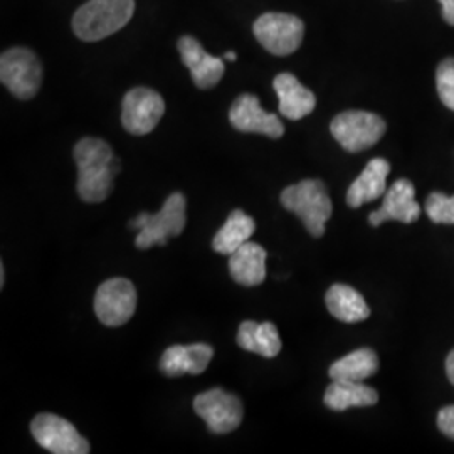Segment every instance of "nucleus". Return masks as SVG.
Returning <instances> with one entry per match:
<instances>
[{"mask_svg": "<svg viewBox=\"0 0 454 454\" xmlns=\"http://www.w3.org/2000/svg\"><path fill=\"white\" fill-rule=\"evenodd\" d=\"M74 162L78 165V194L88 204L103 202L114 191V177L121 165L112 146L101 138L86 137L74 146Z\"/></svg>", "mask_w": 454, "mask_h": 454, "instance_id": "1", "label": "nucleus"}, {"mask_svg": "<svg viewBox=\"0 0 454 454\" xmlns=\"http://www.w3.org/2000/svg\"><path fill=\"white\" fill-rule=\"evenodd\" d=\"M135 11V0H88L73 17V31L88 43H97L123 29Z\"/></svg>", "mask_w": 454, "mask_h": 454, "instance_id": "2", "label": "nucleus"}, {"mask_svg": "<svg viewBox=\"0 0 454 454\" xmlns=\"http://www.w3.org/2000/svg\"><path fill=\"white\" fill-rule=\"evenodd\" d=\"M286 211L296 214L313 238H322L332 217V199L322 180L305 179L286 187L279 197Z\"/></svg>", "mask_w": 454, "mask_h": 454, "instance_id": "3", "label": "nucleus"}, {"mask_svg": "<svg viewBox=\"0 0 454 454\" xmlns=\"http://www.w3.org/2000/svg\"><path fill=\"white\" fill-rule=\"evenodd\" d=\"M386 130L387 125L379 114L360 110L337 114L330 123L333 138L352 153L375 145L384 137Z\"/></svg>", "mask_w": 454, "mask_h": 454, "instance_id": "4", "label": "nucleus"}, {"mask_svg": "<svg viewBox=\"0 0 454 454\" xmlns=\"http://www.w3.org/2000/svg\"><path fill=\"white\" fill-rule=\"evenodd\" d=\"M2 84L19 99H31L43 82V66L31 49L12 48L0 58Z\"/></svg>", "mask_w": 454, "mask_h": 454, "instance_id": "5", "label": "nucleus"}, {"mask_svg": "<svg viewBox=\"0 0 454 454\" xmlns=\"http://www.w3.org/2000/svg\"><path fill=\"white\" fill-rule=\"evenodd\" d=\"M253 33L261 46L275 56H288L301 46L305 24L300 17L268 12L254 22Z\"/></svg>", "mask_w": 454, "mask_h": 454, "instance_id": "6", "label": "nucleus"}, {"mask_svg": "<svg viewBox=\"0 0 454 454\" xmlns=\"http://www.w3.org/2000/svg\"><path fill=\"white\" fill-rule=\"evenodd\" d=\"M194 411L214 434H229L236 431L244 418L241 399L219 387L195 395Z\"/></svg>", "mask_w": 454, "mask_h": 454, "instance_id": "7", "label": "nucleus"}, {"mask_svg": "<svg viewBox=\"0 0 454 454\" xmlns=\"http://www.w3.org/2000/svg\"><path fill=\"white\" fill-rule=\"evenodd\" d=\"M187 200L182 192L168 195L163 202L162 209L157 214H148L145 226L137 234L135 246L138 249H148L155 244L165 246L174 236H180L185 229Z\"/></svg>", "mask_w": 454, "mask_h": 454, "instance_id": "8", "label": "nucleus"}, {"mask_svg": "<svg viewBox=\"0 0 454 454\" xmlns=\"http://www.w3.org/2000/svg\"><path fill=\"white\" fill-rule=\"evenodd\" d=\"M31 433L41 448L54 454H88L90 442L65 418L56 414H39L31 422Z\"/></svg>", "mask_w": 454, "mask_h": 454, "instance_id": "9", "label": "nucleus"}, {"mask_svg": "<svg viewBox=\"0 0 454 454\" xmlns=\"http://www.w3.org/2000/svg\"><path fill=\"white\" fill-rule=\"evenodd\" d=\"M137 290L127 278H112L98 286L95 313L106 326H121L130 320L137 309Z\"/></svg>", "mask_w": 454, "mask_h": 454, "instance_id": "10", "label": "nucleus"}, {"mask_svg": "<svg viewBox=\"0 0 454 454\" xmlns=\"http://www.w3.org/2000/svg\"><path fill=\"white\" fill-rule=\"evenodd\" d=\"M165 114L163 98L150 88H133L123 98L121 123L125 130L142 137L155 130Z\"/></svg>", "mask_w": 454, "mask_h": 454, "instance_id": "11", "label": "nucleus"}, {"mask_svg": "<svg viewBox=\"0 0 454 454\" xmlns=\"http://www.w3.org/2000/svg\"><path fill=\"white\" fill-rule=\"evenodd\" d=\"M229 121L243 133H260L270 138H281L285 133L281 120L276 114L264 112L258 97L249 93L236 98L229 110Z\"/></svg>", "mask_w": 454, "mask_h": 454, "instance_id": "12", "label": "nucleus"}, {"mask_svg": "<svg viewBox=\"0 0 454 454\" xmlns=\"http://www.w3.org/2000/svg\"><path fill=\"white\" fill-rule=\"evenodd\" d=\"M416 189L407 179L395 180L384 197V204L369 215V224L379 227L387 221L412 224L421 215V206L414 199Z\"/></svg>", "mask_w": 454, "mask_h": 454, "instance_id": "13", "label": "nucleus"}, {"mask_svg": "<svg viewBox=\"0 0 454 454\" xmlns=\"http://www.w3.org/2000/svg\"><path fill=\"white\" fill-rule=\"evenodd\" d=\"M179 52L184 65L189 67L192 82L197 88L211 90L223 80L224 61L221 58L207 54L194 37H180Z\"/></svg>", "mask_w": 454, "mask_h": 454, "instance_id": "14", "label": "nucleus"}, {"mask_svg": "<svg viewBox=\"0 0 454 454\" xmlns=\"http://www.w3.org/2000/svg\"><path fill=\"white\" fill-rule=\"evenodd\" d=\"M212 357L214 348L207 343L172 345L163 352L159 367L160 372L167 377H180L185 373L199 375L206 372Z\"/></svg>", "mask_w": 454, "mask_h": 454, "instance_id": "15", "label": "nucleus"}, {"mask_svg": "<svg viewBox=\"0 0 454 454\" xmlns=\"http://www.w3.org/2000/svg\"><path fill=\"white\" fill-rule=\"evenodd\" d=\"M273 88L279 98V114L288 120H301L317 106L315 95L290 73L278 74Z\"/></svg>", "mask_w": 454, "mask_h": 454, "instance_id": "16", "label": "nucleus"}, {"mask_svg": "<svg viewBox=\"0 0 454 454\" xmlns=\"http://www.w3.org/2000/svg\"><path fill=\"white\" fill-rule=\"evenodd\" d=\"M390 165L384 159H372L347 191V204L354 209L386 194Z\"/></svg>", "mask_w": 454, "mask_h": 454, "instance_id": "17", "label": "nucleus"}, {"mask_svg": "<svg viewBox=\"0 0 454 454\" xmlns=\"http://www.w3.org/2000/svg\"><path fill=\"white\" fill-rule=\"evenodd\" d=\"M266 258L262 246L247 241L229 256L231 278L241 286H260L266 279Z\"/></svg>", "mask_w": 454, "mask_h": 454, "instance_id": "18", "label": "nucleus"}, {"mask_svg": "<svg viewBox=\"0 0 454 454\" xmlns=\"http://www.w3.org/2000/svg\"><path fill=\"white\" fill-rule=\"evenodd\" d=\"M326 309L343 324H358L371 317V309L364 296L348 285H333L325 296Z\"/></svg>", "mask_w": 454, "mask_h": 454, "instance_id": "19", "label": "nucleus"}, {"mask_svg": "<svg viewBox=\"0 0 454 454\" xmlns=\"http://www.w3.org/2000/svg\"><path fill=\"white\" fill-rule=\"evenodd\" d=\"M325 406L332 411H347L350 407H369L379 403L377 390L350 380H333L324 395Z\"/></svg>", "mask_w": 454, "mask_h": 454, "instance_id": "20", "label": "nucleus"}, {"mask_svg": "<svg viewBox=\"0 0 454 454\" xmlns=\"http://www.w3.org/2000/svg\"><path fill=\"white\" fill-rule=\"evenodd\" d=\"M236 341L243 350L266 358L276 357L281 352V339L276 325L271 322H243L238 330Z\"/></svg>", "mask_w": 454, "mask_h": 454, "instance_id": "21", "label": "nucleus"}, {"mask_svg": "<svg viewBox=\"0 0 454 454\" xmlns=\"http://www.w3.org/2000/svg\"><path fill=\"white\" fill-rule=\"evenodd\" d=\"M256 231V223L251 215H247L241 209L231 212L227 217L226 224L217 231L212 239V249L219 254L231 256L236 249L251 239Z\"/></svg>", "mask_w": 454, "mask_h": 454, "instance_id": "22", "label": "nucleus"}, {"mask_svg": "<svg viewBox=\"0 0 454 454\" xmlns=\"http://www.w3.org/2000/svg\"><path fill=\"white\" fill-rule=\"evenodd\" d=\"M379 371V358L372 348H358L356 352L333 362L328 369L332 380L364 382Z\"/></svg>", "mask_w": 454, "mask_h": 454, "instance_id": "23", "label": "nucleus"}, {"mask_svg": "<svg viewBox=\"0 0 454 454\" xmlns=\"http://www.w3.org/2000/svg\"><path fill=\"white\" fill-rule=\"evenodd\" d=\"M426 214L436 224H454V195L433 192L426 200Z\"/></svg>", "mask_w": 454, "mask_h": 454, "instance_id": "24", "label": "nucleus"}, {"mask_svg": "<svg viewBox=\"0 0 454 454\" xmlns=\"http://www.w3.org/2000/svg\"><path fill=\"white\" fill-rule=\"evenodd\" d=\"M436 86L442 105L454 112V58H448L438 66Z\"/></svg>", "mask_w": 454, "mask_h": 454, "instance_id": "25", "label": "nucleus"}, {"mask_svg": "<svg viewBox=\"0 0 454 454\" xmlns=\"http://www.w3.org/2000/svg\"><path fill=\"white\" fill-rule=\"evenodd\" d=\"M438 427L442 434L454 439V406L442 407L439 411Z\"/></svg>", "mask_w": 454, "mask_h": 454, "instance_id": "26", "label": "nucleus"}, {"mask_svg": "<svg viewBox=\"0 0 454 454\" xmlns=\"http://www.w3.org/2000/svg\"><path fill=\"white\" fill-rule=\"evenodd\" d=\"M439 2L442 5V17H444V20L450 26H454V0H439Z\"/></svg>", "mask_w": 454, "mask_h": 454, "instance_id": "27", "label": "nucleus"}, {"mask_svg": "<svg viewBox=\"0 0 454 454\" xmlns=\"http://www.w3.org/2000/svg\"><path fill=\"white\" fill-rule=\"evenodd\" d=\"M446 373H448V379L451 380V384L454 386V350L446 358Z\"/></svg>", "mask_w": 454, "mask_h": 454, "instance_id": "28", "label": "nucleus"}, {"mask_svg": "<svg viewBox=\"0 0 454 454\" xmlns=\"http://www.w3.org/2000/svg\"><path fill=\"white\" fill-rule=\"evenodd\" d=\"M236 58H238V54L234 51H227L226 54H224L226 61H236Z\"/></svg>", "mask_w": 454, "mask_h": 454, "instance_id": "29", "label": "nucleus"}, {"mask_svg": "<svg viewBox=\"0 0 454 454\" xmlns=\"http://www.w3.org/2000/svg\"><path fill=\"white\" fill-rule=\"evenodd\" d=\"M5 285V268H4V264L0 266V288Z\"/></svg>", "mask_w": 454, "mask_h": 454, "instance_id": "30", "label": "nucleus"}]
</instances>
